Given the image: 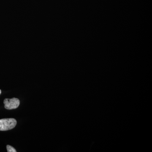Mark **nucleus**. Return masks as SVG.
Returning a JSON list of instances; mask_svg holds the SVG:
<instances>
[{
  "instance_id": "2",
  "label": "nucleus",
  "mask_w": 152,
  "mask_h": 152,
  "mask_svg": "<svg viewBox=\"0 0 152 152\" xmlns=\"http://www.w3.org/2000/svg\"><path fill=\"white\" fill-rule=\"evenodd\" d=\"M4 103L5 108L7 110H11L18 107L20 104L19 99L13 98L12 99H5L4 100Z\"/></svg>"
},
{
  "instance_id": "4",
  "label": "nucleus",
  "mask_w": 152,
  "mask_h": 152,
  "mask_svg": "<svg viewBox=\"0 0 152 152\" xmlns=\"http://www.w3.org/2000/svg\"><path fill=\"white\" fill-rule=\"evenodd\" d=\"M1 90H0V95L1 94Z\"/></svg>"
},
{
  "instance_id": "3",
  "label": "nucleus",
  "mask_w": 152,
  "mask_h": 152,
  "mask_svg": "<svg viewBox=\"0 0 152 152\" xmlns=\"http://www.w3.org/2000/svg\"><path fill=\"white\" fill-rule=\"evenodd\" d=\"M7 149L8 152H16L15 149L10 145L7 146Z\"/></svg>"
},
{
  "instance_id": "1",
  "label": "nucleus",
  "mask_w": 152,
  "mask_h": 152,
  "mask_svg": "<svg viewBox=\"0 0 152 152\" xmlns=\"http://www.w3.org/2000/svg\"><path fill=\"white\" fill-rule=\"evenodd\" d=\"M16 120L14 118H4L0 120V131H6L14 129L16 126Z\"/></svg>"
}]
</instances>
